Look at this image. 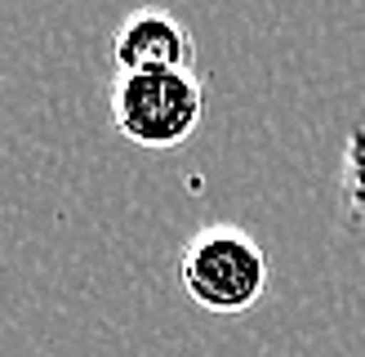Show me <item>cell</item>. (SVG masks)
Returning a JSON list of instances; mask_svg holds the SVG:
<instances>
[{"label":"cell","mask_w":365,"mask_h":357,"mask_svg":"<svg viewBox=\"0 0 365 357\" xmlns=\"http://www.w3.org/2000/svg\"><path fill=\"white\" fill-rule=\"evenodd\" d=\"M272 263L259 237L236 223H205L182 241L178 286L196 308L214 317H241L267 295Z\"/></svg>","instance_id":"6da1fadb"},{"label":"cell","mask_w":365,"mask_h":357,"mask_svg":"<svg viewBox=\"0 0 365 357\" xmlns=\"http://www.w3.org/2000/svg\"><path fill=\"white\" fill-rule=\"evenodd\" d=\"M107 121L134 148L174 152L205 121V85L196 71H116L107 85Z\"/></svg>","instance_id":"7a4b0ae2"},{"label":"cell","mask_w":365,"mask_h":357,"mask_svg":"<svg viewBox=\"0 0 365 357\" xmlns=\"http://www.w3.org/2000/svg\"><path fill=\"white\" fill-rule=\"evenodd\" d=\"M116 71H196V41L170 9H134L112 31Z\"/></svg>","instance_id":"3957f363"},{"label":"cell","mask_w":365,"mask_h":357,"mask_svg":"<svg viewBox=\"0 0 365 357\" xmlns=\"http://www.w3.org/2000/svg\"><path fill=\"white\" fill-rule=\"evenodd\" d=\"M339 188H343V210L352 223H365V125L348 134L339 161Z\"/></svg>","instance_id":"277c9868"}]
</instances>
